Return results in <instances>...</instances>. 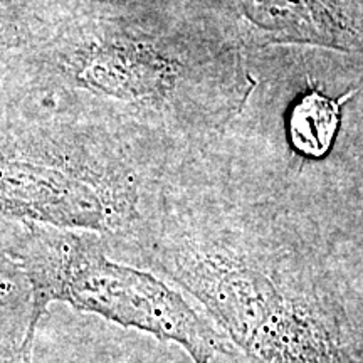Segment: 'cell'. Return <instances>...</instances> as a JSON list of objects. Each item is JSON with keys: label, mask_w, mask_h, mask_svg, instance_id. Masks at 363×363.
<instances>
[{"label": "cell", "mask_w": 363, "mask_h": 363, "mask_svg": "<svg viewBox=\"0 0 363 363\" xmlns=\"http://www.w3.org/2000/svg\"><path fill=\"white\" fill-rule=\"evenodd\" d=\"M140 233L152 262L251 363H363L283 190L216 155L175 163Z\"/></svg>", "instance_id": "obj_1"}, {"label": "cell", "mask_w": 363, "mask_h": 363, "mask_svg": "<svg viewBox=\"0 0 363 363\" xmlns=\"http://www.w3.org/2000/svg\"><path fill=\"white\" fill-rule=\"evenodd\" d=\"M62 84L113 103L182 153L216 142L252 89L249 52L217 13L108 17L49 48Z\"/></svg>", "instance_id": "obj_2"}, {"label": "cell", "mask_w": 363, "mask_h": 363, "mask_svg": "<svg viewBox=\"0 0 363 363\" xmlns=\"http://www.w3.org/2000/svg\"><path fill=\"white\" fill-rule=\"evenodd\" d=\"M11 249L24 272L30 303L21 363H30L40 318L57 301L179 345L194 363H212L230 353L229 340L182 291L153 272L113 261L98 234L29 225Z\"/></svg>", "instance_id": "obj_3"}, {"label": "cell", "mask_w": 363, "mask_h": 363, "mask_svg": "<svg viewBox=\"0 0 363 363\" xmlns=\"http://www.w3.org/2000/svg\"><path fill=\"white\" fill-rule=\"evenodd\" d=\"M162 170H142L121 143L84 128L0 140V216L101 235L142 229Z\"/></svg>", "instance_id": "obj_4"}, {"label": "cell", "mask_w": 363, "mask_h": 363, "mask_svg": "<svg viewBox=\"0 0 363 363\" xmlns=\"http://www.w3.org/2000/svg\"><path fill=\"white\" fill-rule=\"evenodd\" d=\"M219 17L247 52L281 45L363 56V17L345 0H219Z\"/></svg>", "instance_id": "obj_5"}, {"label": "cell", "mask_w": 363, "mask_h": 363, "mask_svg": "<svg viewBox=\"0 0 363 363\" xmlns=\"http://www.w3.org/2000/svg\"><path fill=\"white\" fill-rule=\"evenodd\" d=\"M303 81L305 88L293 91L281 110L284 150L289 155L284 170H294L296 175L333 153L342 135L345 106L360 93V86H355L333 96L311 79L306 71L303 72Z\"/></svg>", "instance_id": "obj_6"}, {"label": "cell", "mask_w": 363, "mask_h": 363, "mask_svg": "<svg viewBox=\"0 0 363 363\" xmlns=\"http://www.w3.org/2000/svg\"><path fill=\"white\" fill-rule=\"evenodd\" d=\"M22 291L29 294L24 272L13 257L12 249L6 246V242L0 238V308L11 306L19 301Z\"/></svg>", "instance_id": "obj_7"}, {"label": "cell", "mask_w": 363, "mask_h": 363, "mask_svg": "<svg viewBox=\"0 0 363 363\" xmlns=\"http://www.w3.org/2000/svg\"><path fill=\"white\" fill-rule=\"evenodd\" d=\"M98 363H125V362H121V360H118L116 357H111V355H104L101 360H99Z\"/></svg>", "instance_id": "obj_8"}, {"label": "cell", "mask_w": 363, "mask_h": 363, "mask_svg": "<svg viewBox=\"0 0 363 363\" xmlns=\"http://www.w3.org/2000/svg\"><path fill=\"white\" fill-rule=\"evenodd\" d=\"M357 2H358V6H360L362 11H363V0H357Z\"/></svg>", "instance_id": "obj_9"}]
</instances>
